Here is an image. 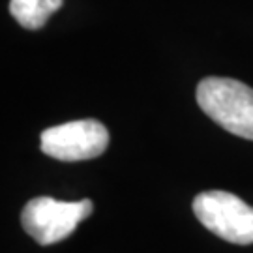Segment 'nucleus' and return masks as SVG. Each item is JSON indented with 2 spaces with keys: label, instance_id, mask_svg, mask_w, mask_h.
Wrapping results in <instances>:
<instances>
[{
  "label": "nucleus",
  "instance_id": "f257e3e1",
  "mask_svg": "<svg viewBox=\"0 0 253 253\" xmlns=\"http://www.w3.org/2000/svg\"><path fill=\"white\" fill-rule=\"evenodd\" d=\"M203 113L229 133L253 141V88L229 77H207L197 84Z\"/></svg>",
  "mask_w": 253,
  "mask_h": 253
},
{
  "label": "nucleus",
  "instance_id": "f03ea898",
  "mask_svg": "<svg viewBox=\"0 0 253 253\" xmlns=\"http://www.w3.org/2000/svg\"><path fill=\"white\" fill-rule=\"evenodd\" d=\"M90 199L56 201L53 197L30 199L21 212V225L40 246L62 242L92 214Z\"/></svg>",
  "mask_w": 253,
  "mask_h": 253
},
{
  "label": "nucleus",
  "instance_id": "7ed1b4c3",
  "mask_svg": "<svg viewBox=\"0 0 253 253\" xmlns=\"http://www.w3.org/2000/svg\"><path fill=\"white\" fill-rule=\"evenodd\" d=\"M193 214L210 233L231 244H253V208L235 193L210 190L193 199Z\"/></svg>",
  "mask_w": 253,
  "mask_h": 253
},
{
  "label": "nucleus",
  "instance_id": "20e7f679",
  "mask_svg": "<svg viewBox=\"0 0 253 253\" xmlns=\"http://www.w3.org/2000/svg\"><path fill=\"white\" fill-rule=\"evenodd\" d=\"M109 131L94 118L73 120L47 127L40 137L42 152L60 162H81L98 158L107 150Z\"/></svg>",
  "mask_w": 253,
  "mask_h": 253
},
{
  "label": "nucleus",
  "instance_id": "39448f33",
  "mask_svg": "<svg viewBox=\"0 0 253 253\" xmlns=\"http://www.w3.org/2000/svg\"><path fill=\"white\" fill-rule=\"evenodd\" d=\"M62 6V0H9V13L23 28L38 30Z\"/></svg>",
  "mask_w": 253,
  "mask_h": 253
}]
</instances>
